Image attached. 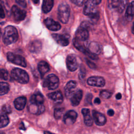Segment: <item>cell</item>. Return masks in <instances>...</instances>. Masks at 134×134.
<instances>
[{"label":"cell","instance_id":"d4e9b609","mask_svg":"<svg viewBox=\"0 0 134 134\" xmlns=\"http://www.w3.org/2000/svg\"><path fill=\"white\" fill-rule=\"evenodd\" d=\"M44 99L43 95L40 92H37L31 96L30 99V103L39 104H43Z\"/></svg>","mask_w":134,"mask_h":134},{"label":"cell","instance_id":"44dd1931","mask_svg":"<svg viewBox=\"0 0 134 134\" xmlns=\"http://www.w3.org/2000/svg\"><path fill=\"white\" fill-rule=\"evenodd\" d=\"M26 98L24 96H21L17 98L14 102L15 107L17 110H23L26 105Z\"/></svg>","mask_w":134,"mask_h":134},{"label":"cell","instance_id":"ac0fdd59","mask_svg":"<svg viewBox=\"0 0 134 134\" xmlns=\"http://www.w3.org/2000/svg\"><path fill=\"white\" fill-rule=\"evenodd\" d=\"M82 95L83 92L82 90H78L75 92V93L70 98L71 104L73 106H77L80 104L82 98Z\"/></svg>","mask_w":134,"mask_h":134},{"label":"cell","instance_id":"c3c4849f","mask_svg":"<svg viewBox=\"0 0 134 134\" xmlns=\"http://www.w3.org/2000/svg\"><path fill=\"white\" fill-rule=\"evenodd\" d=\"M35 3H38L39 1V0H32Z\"/></svg>","mask_w":134,"mask_h":134},{"label":"cell","instance_id":"cb8c5ba5","mask_svg":"<svg viewBox=\"0 0 134 134\" xmlns=\"http://www.w3.org/2000/svg\"><path fill=\"white\" fill-rule=\"evenodd\" d=\"M38 69L41 76L43 77L44 75L49 71L50 68L47 62L44 61H41L39 62L38 64Z\"/></svg>","mask_w":134,"mask_h":134},{"label":"cell","instance_id":"d6a6232c","mask_svg":"<svg viewBox=\"0 0 134 134\" xmlns=\"http://www.w3.org/2000/svg\"><path fill=\"white\" fill-rule=\"evenodd\" d=\"M0 79L4 80H7L8 79V73L7 70L2 69H0Z\"/></svg>","mask_w":134,"mask_h":134},{"label":"cell","instance_id":"5b68a950","mask_svg":"<svg viewBox=\"0 0 134 134\" xmlns=\"http://www.w3.org/2000/svg\"><path fill=\"white\" fill-rule=\"evenodd\" d=\"M7 60L15 64L21 66L23 67L26 66V62L24 57L21 55L15 54L12 52H8L7 54Z\"/></svg>","mask_w":134,"mask_h":134},{"label":"cell","instance_id":"484cf974","mask_svg":"<svg viewBox=\"0 0 134 134\" xmlns=\"http://www.w3.org/2000/svg\"><path fill=\"white\" fill-rule=\"evenodd\" d=\"M54 0H43L42 10L44 13H49L53 7Z\"/></svg>","mask_w":134,"mask_h":134},{"label":"cell","instance_id":"2e32d148","mask_svg":"<svg viewBox=\"0 0 134 134\" xmlns=\"http://www.w3.org/2000/svg\"><path fill=\"white\" fill-rule=\"evenodd\" d=\"M92 114L94 121L97 125L103 126L106 124V118L103 114L96 110H93Z\"/></svg>","mask_w":134,"mask_h":134},{"label":"cell","instance_id":"1f68e13d","mask_svg":"<svg viewBox=\"0 0 134 134\" xmlns=\"http://www.w3.org/2000/svg\"><path fill=\"white\" fill-rule=\"evenodd\" d=\"M100 96L104 99H108L111 96L112 93L106 90H103L100 92Z\"/></svg>","mask_w":134,"mask_h":134},{"label":"cell","instance_id":"603a6c76","mask_svg":"<svg viewBox=\"0 0 134 134\" xmlns=\"http://www.w3.org/2000/svg\"><path fill=\"white\" fill-rule=\"evenodd\" d=\"M134 17V1L131 2L128 5L125 17L128 21H131Z\"/></svg>","mask_w":134,"mask_h":134},{"label":"cell","instance_id":"60d3db41","mask_svg":"<svg viewBox=\"0 0 134 134\" xmlns=\"http://www.w3.org/2000/svg\"><path fill=\"white\" fill-rule=\"evenodd\" d=\"M92 98V95L91 94H87L85 100L86 103L88 104H91V100Z\"/></svg>","mask_w":134,"mask_h":134},{"label":"cell","instance_id":"4316f807","mask_svg":"<svg viewBox=\"0 0 134 134\" xmlns=\"http://www.w3.org/2000/svg\"><path fill=\"white\" fill-rule=\"evenodd\" d=\"M9 90V85L5 82H0V95L7 94Z\"/></svg>","mask_w":134,"mask_h":134},{"label":"cell","instance_id":"b9f144b4","mask_svg":"<svg viewBox=\"0 0 134 134\" xmlns=\"http://www.w3.org/2000/svg\"><path fill=\"white\" fill-rule=\"evenodd\" d=\"M107 114L109 116H113L114 115V111L110 109H109L108 111H107Z\"/></svg>","mask_w":134,"mask_h":134},{"label":"cell","instance_id":"ffe728a7","mask_svg":"<svg viewBox=\"0 0 134 134\" xmlns=\"http://www.w3.org/2000/svg\"><path fill=\"white\" fill-rule=\"evenodd\" d=\"M48 97L55 103L60 104L63 102V96L60 91H56L48 94Z\"/></svg>","mask_w":134,"mask_h":134},{"label":"cell","instance_id":"7402d4cb","mask_svg":"<svg viewBox=\"0 0 134 134\" xmlns=\"http://www.w3.org/2000/svg\"><path fill=\"white\" fill-rule=\"evenodd\" d=\"M42 44L39 40H34L31 41L29 44V50L30 52L33 53H37L41 49Z\"/></svg>","mask_w":134,"mask_h":134},{"label":"cell","instance_id":"7a4b0ae2","mask_svg":"<svg viewBox=\"0 0 134 134\" xmlns=\"http://www.w3.org/2000/svg\"><path fill=\"white\" fill-rule=\"evenodd\" d=\"M11 76L13 80L21 84H26L29 81L27 73L20 69L15 68L11 72Z\"/></svg>","mask_w":134,"mask_h":134},{"label":"cell","instance_id":"681fc988","mask_svg":"<svg viewBox=\"0 0 134 134\" xmlns=\"http://www.w3.org/2000/svg\"><path fill=\"white\" fill-rule=\"evenodd\" d=\"M0 134H5L4 132L2 131H0Z\"/></svg>","mask_w":134,"mask_h":134},{"label":"cell","instance_id":"5bb4252c","mask_svg":"<svg viewBox=\"0 0 134 134\" xmlns=\"http://www.w3.org/2000/svg\"><path fill=\"white\" fill-rule=\"evenodd\" d=\"M76 87V82L74 81H70L67 83L64 87L65 95L67 98H71L75 93Z\"/></svg>","mask_w":134,"mask_h":134},{"label":"cell","instance_id":"83f0119b","mask_svg":"<svg viewBox=\"0 0 134 134\" xmlns=\"http://www.w3.org/2000/svg\"><path fill=\"white\" fill-rule=\"evenodd\" d=\"M9 123V118L6 115H0V128L6 127Z\"/></svg>","mask_w":134,"mask_h":134},{"label":"cell","instance_id":"7dc6e473","mask_svg":"<svg viewBox=\"0 0 134 134\" xmlns=\"http://www.w3.org/2000/svg\"><path fill=\"white\" fill-rule=\"evenodd\" d=\"M132 34H134V22H133L132 28Z\"/></svg>","mask_w":134,"mask_h":134},{"label":"cell","instance_id":"bcb514c9","mask_svg":"<svg viewBox=\"0 0 134 134\" xmlns=\"http://www.w3.org/2000/svg\"><path fill=\"white\" fill-rule=\"evenodd\" d=\"M44 134H53V133H51V132H50L49 131H45L44 132Z\"/></svg>","mask_w":134,"mask_h":134},{"label":"cell","instance_id":"d6986e66","mask_svg":"<svg viewBox=\"0 0 134 134\" xmlns=\"http://www.w3.org/2000/svg\"><path fill=\"white\" fill-rule=\"evenodd\" d=\"M83 116L84 123L87 126H91L93 124V120L90 113V110L87 108H83L81 111Z\"/></svg>","mask_w":134,"mask_h":134},{"label":"cell","instance_id":"3957f363","mask_svg":"<svg viewBox=\"0 0 134 134\" xmlns=\"http://www.w3.org/2000/svg\"><path fill=\"white\" fill-rule=\"evenodd\" d=\"M70 9L69 5L66 3L61 4L58 9V17L63 24H66L69 19Z\"/></svg>","mask_w":134,"mask_h":134},{"label":"cell","instance_id":"4dcf8cb0","mask_svg":"<svg viewBox=\"0 0 134 134\" xmlns=\"http://www.w3.org/2000/svg\"><path fill=\"white\" fill-rule=\"evenodd\" d=\"M128 2V0H120L119 6L117 9V10L119 13H121L124 10L126 7L127 6Z\"/></svg>","mask_w":134,"mask_h":134},{"label":"cell","instance_id":"ee69618b","mask_svg":"<svg viewBox=\"0 0 134 134\" xmlns=\"http://www.w3.org/2000/svg\"><path fill=\"white\" fill-rule=\"evenodd\" d=\"M116 98L117 99H120V98H121V94L120 93H117V94H116Z\"/></svg>","mask_w":134,"mask_h":134},{"label":"cell","instance_id":"f907efd6","mask_svg":"<svg viewBox=\"0 0 134 134\" xmlns=\"http://www.w3.org/2000/svg\"><path fill=\"white\" fill-rule=\"evenodd\" d=\"M1 29H0V37H1Z\"/></svg>","mask_w":134,"mask_h":134},{"label":"cell","instance_id":"30bf717a","mask_svg":"<svg viewBox=\"0 0 134 134\" xmlns=\"http://www.w3.org/2000/svg\"><path fill=\"white\" fill-rule=\"evenodd\" d=\"M66 67L69 71L73 72L76 70L78 66V63L76 57L73 54L68 55L66 59Z\"/></svg>","mask_w":134,"mask_h":134},{"label":"cell","instance_id":"836d02e7","mask_svg":"<svg viewBox=\"0 0 134 134\" xmlns=\"http://www.w3.org/2000/svg\"><path fill=\"white\" fill-rule=\"evenodd\" d=\"M2 112L5 114H9L12 112V108L9 105H4L2 108Z\"/></svg>","mask_w":134,"mask_h":134},{"label":"cell","instance_id":"277c9868","mask_svg":"<svg viewBox=\"0 0 134 134\" xmlns=\"http://www.w3.org/2000/svg\"><path fill=\"white\" fill-rule=\"evenodd\" d=\"M59 84V80L58 77L53 74L48 75L43 83V86L50 90L56 89Z\"/></svg>","mask_w":134,"mask_h":134},{"label":"cell","instance_id":"52a82bcc","mask_svg":"<svg viewBox=\"0 0 134 134\" xmlns=\"http://www.w3.org/2000/svg\"><path fill=\"white\" fill-rule=\"evenodd\" d=\"M97 12V5L95 4L93 0H87L85 3L84 7V14L90 16Z\"/></svg>","mask_w":134,"mask_h":134},{"label":"cell","instance_id":"7c38bea8","mask_svg":"<svg viewBox=\"0 0 134 134\" xmlns=\"http://www.w3.org/2000/svg\"><path fill=\"white\" fill-rule=\"evenodd\" d=\"M28 109L29 111L33 114L39 115L44 111V106L43 104L29 103Z\"/></svg>","mask_w":134,"mask_h":134},{"label":"cell","instance_id":"6da1fadb","mask_svg":"<svg viewBox=\"0 0 134 134\" xmlns=\"http://www.w3.org/2000/svg\"><path fill=\"white\" fill-rule=\"evenodd\" d=\"M18 31L15 27L8 26L5 28L3 40L5 44H10L15 43L18 40Z\"/></svg>","mask_w":134,"mask_h":134},{"label":"cell","instance_id":"8992f818","mask_svg":"<svg viewBox=\"0 0 134 134\" xmlns=\"http://www.w3.org/2000/svg\"><path fill=\"white\" fill-rule=\"evenodd\" d=\"M88 30V28L80 25L75 32L74 39L81 42L85 41L89 37Z\"/></svg>","mask_w":134,"mask_h":134},{"label":"cell","instance_id":"7bdbcfd3","mask_svg":"<svg viewBox=\"0 0 134 134\" xmlns=\"http://www.w3.org/2000/svg\"><path fill=\"white\" fill-rule=\"evenodd\" d=\"M94 103L96 104H99L100 103V100L99 98L97 97L94 99Z\"/></svg>","mask_w":134,"mask_h":134},{"label":"cell","instance_id":"74e56055","mask_svg":"<svg viewBox=\"0 0 134 134\" xmlns=\"http://www.w3.org/2000/svg\"><path fill=\"white\" fill-rule=\"evenodd\" d=\"M72 3L78 6H81L84 2V0H70Z\"/></svg>","mask_w":134,"mask_h":134},{"label":"cell","instance_id":"9a60e30c","mask_svg":"<svg viewBox=\"0 0 134 134\" xmlns=\"http://www.w3.org/2000/svg\"><path fill=\"white\" fill-rule=\"evenodd\" d=\"M44 23L48 29L51 31H58L61 29L60 24L53 19L47 18L44 20Z\"/></svg>","mask_w":134,"mask_h":134},{"label":"cell","instance_id":"e575fe53","mask_svg":"<svg viewBox=\"0 0 134 134\" xmlns=\"http://www.w3.org/2000/svg\"><path fill=\"white\" fill-rule=\"evenodd\" d=\"M89 18H90V20L93 23H96L99 19V13L98 12L94 14H93L90 16H88Z\"/></svg>","mask_w":134,"mask_h":134},{"label":"cell","instance_id":"e0dca14e","mask_svg":"<svg viewBox=\"0 0 134 134\" xmlns=\"http://www.w3.org/2000/svg\"><path fill=\"white\" fill-rule=\"evenodd\" d=\"M87 49L92 53L97 55V54L100 53L103 48L102 46L99 43L93 41L89 44Z\"/></svg>","mask_w":134,"mask_h":134},{"label":"cell","instance_id":"8fae6325","mask_svg":"<svg viewBox=\"0 0 134 134\" xmlns=\"http://www.w3.org/2000/svg\"><path fill=\"white\" fill-rule=\"evenodd\" d=\"M77 117V114L74 110H69L67 111L63 117V121L67 125H72L75 122Z\"/></svg>","mask_w":134,"mask_h":134},{"label":"cell","instance_id":"f1b7e54d","mask_svg":"<svg viewBox=\"0 0 134 134\" xmlns=\"http://www.w3.org/2000/svg\"><path fill=\"white\" fill-rule=\"evenodd\" d=\"M120 0H108V7L110 9H117Z\"/></svg>","mask_w":134,"mask_h":134},{"label":"cell","instance_id":"4fadbf2b","mask_svg":"<svg viewBox=\"0 0 134 134\" xmlns=\"http://www.w3.org/2000/svg\"><path fill=\"white\" fill-rule=\"evenodd\" d=\"M87 82L89 85L97 87H103L105 84V80L100 76H91L87 79Z\"/></svg>","mask_w":134,"mask_h":134},{"label":"cell","instance_id":"8d00e7d4","mask_svg":"<svg viewBox=\"0 0 134 134\" xmlns=\"http://www.w3.org/2000/svg\"><path fill=\"white\" fill-rule=\"evenodd\" d=\"M16 2L20 6L26 7L27 6L26 0H15Z\"/></svg>","mask_w":134,"mask_h":134},{"label":"cell","instance_id":"f35d334b","mask_svg":"<svg viewBox=\"0 0 134 134\" xmlns=\"http://www.w3.org/2000/svg\"><path fill=\"white\" fill-rule=\"evenodd\" d=\"M86 74V72L85 70H84V68H82V66L81 68V70H80V74H79V76L80 79H83L84 77V76H85Z\"/></svg>","mask_w":134,"mask_h":134},{"label":"cell","instance_id":"f6af8a7d","mask_svg":"<svg viewBox=\"0 0 134 134\" xmlns=\"http://www.w3.org/2000/svg\"><path fill=\"white\" fill-rule=\"evenodd\" d=\"M93 2L95 3V4H96V5H98L99 4H100V2H101V1H102V0H93Z\"/></svg>","mask_w":134,"mask_h":134},{"label":"cell","instance_id":"ab89813d","mask_svg":"<svg viewBox=\"0 0 134 134\" xmlns=\"http://www.w3.org/2000/svg\"><path fill=\"white\" fill-rule=\"evenodd\" d=\"M5 17L4 10L2 6V5L0 4V18H4Z\"/></svg>","mask_w":134,"mask_h":134},{"label":"cell","instance_id":"9c48e42d","mask_svg":"<svg viewBox=\"0 0 134 134\" xmlns=\"http://www.w3.org/2000/svg\"><path fill=\"white\" fill-rule=\"evenodd\" d=\"M52 37L59 44L62 46H67L69 44L70 35L68 34L60 35L54 34L52 35Z\"/></svg>","mask_w":134,"mask_h":134},{"label":"cell","instance_id":"f546056e","mask_svg":"<svg viewBox=\"0 0 134 134\" xmlns=\"http://www.w3.org/2000/svg\"><path fill=\"white\" fill-rule=\"evenodd\" d=\"M64 112V108H55L54 110V117H55V119H59L62 117Z\"/></svg>","mask_w":134,"mask_h":134},{"label":"cell","instance_id":"ba28073f","mask_svg":"<svg viewBox=\"0 0 134 134\" xmlns=\"http://www.w3.org/2000/svg\"><path fill=\"white\" fill-rule=\"evenodd\" d=\"M11 12L14 18L16 21H21L24 20L26 16V12L21 9L16 5H14L12 7Z\"/></svg>","mask_w":134,"mask_h":134},{"label":"cell","instance_id":"d590c367","mask_svg":"<svg viewBox=\"0 0 134 134\" xmlns=\"http://www.w3.org/2000/svg\"><path fill=\"white\" fill-rule=\"evenodd\" d=\"M86 63L87 64V65L91 69H94L96 68V66L95 65V64L94 63H93V62H92L91 61L89 60L88 59H86Z\"/></svg>","mask_w":134,"mask_h":134}]
</instances>
